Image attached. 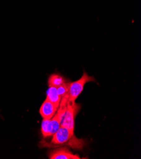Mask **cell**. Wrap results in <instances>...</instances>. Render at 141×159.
<instances>
[{
  "label": "cell",
  "mask_w": 141,
  "mask_h": 159,
  "mask_svg": "<svg viewBox=\"0 0 141 159\" xmlns=\"http://www.w3.org/2000/svg\"><path fill=\"white\" fill-rule=\"evenodd\" d=\"M50 119H43L41 124V133L44 138L50 136L49 132V122Z\"/></svg>",
  "instance_id": "obj_10"
},
{
  "label": "cell",
  "mask_w": 141,
  "mask_h": 159,
  "mask_svg": "<svg viewBox=\"0 0 141 159\" xmlns=\"http://www.w3.org/2000/svg\"><path fill=\"white\" fill-rule=\"evenodd\" d=\"M50 159H81L78 155L72 153L67 148H59L51 151L48 154Z\"/></svg>",
  "instance_id": "obj_5"
},
{
  "label": "cell",
  "mask_w": 141,
  "mask_h": 159,
  "mask_svg": "<svg viewBox=\"0 0 141 159\" xmlns=\"http://www.w3.org/2000/svg\"><path fill=\"white\" fill-rule=\"evenodd\" d=\"M68 99V94L66 95V96L63 97L61 99L60 103L58 107L59 108L56 111L57 112H56V114H55V116L50 120L49 132H50V136H53V134H55L60 128L62 119L64 118V116L65 115V111H66Z\"/></svg>",
  "instance_id": "obj_3"
},
{
  "label": "cell",
  "mask_w": 141,
  "mask_h": 159,
  "mask_svg": "<svg viewBox=\"0 0 141 159\" xmlns=\"http://www.w3.org/2000/svg\"><path fill=\"white\" fill-rule=\"evenodd\" d=\"M77 138L75 137L74 133H72L68 129L64 128V127L60 126V128L58 129V130L55 134H53V138L51 139V143L55 145H61L68 143L67 142L68 141H73V140ZM73 142L80 144L84 143L82 139L79 142H77V141H75Z\"/></svg>",
  "instance_id": "obj_4"
},
{
  "label": "cell",
  "mask_w": 141,
  "mask_h": 159,
  "mask_svg": "<svg viewBox=\"0 0 141 159\" xmlns=\"http://www.w3.org/2000/svg\"><path fill=\"white\" fill-rule=\"evenodd\" d=\"M70 83L66 82L56 88L58 93L59 94V96L61 97V98L64 97L65 96H66V95L68 94L69 89H70Z\"/></svg>",
  "instance_id": "obj_9"
},
{
  "label": "cell",
  "mask_w": 141,
  "mask_h": 159,
  "mask_svg": "<svg viewBox=\"0 0 141 159\" xmlns=\"http://www.w3.org/2000/svg\"><path fill=\"white\" fill-rule=\"evenodd\" d=\"M48 82V86L50 87L57 88L60 85L66 83V79L61 74L58 73H55L50 75Z\"/></svg>",
  "instance_id": "obj_7"
},
{
  "label": "cell",
  "mask_w": 141,
  "mask_h": 159,
  "mask_svg": "<svg viewBox=\"0 0 141 159\" xmlns=\"http://www.w3.org/2000/svg\"><path fill=\"white\" fill-rule=\"evenodd\" d=\"M58 107L59 106L46 99L39 109L40 115L43 119H51L56 114Z\"/></svg>",
  "instance_id": "obj_6"
},
{
  "label": "cell",
  "mask_w": 141,
  "mask_h": 159,
  "mask_svg": "<svg viewBox=\"0 0 141 159\" xmlns=\"http://www.w3.org/2000/svg\"><path fill=\"white\" fill-rule=\"evenodd\" d=\"M89 82H96V79L94 77L89 75L88 74L84 71L79 80L70 83L68 102H75L76 99L82 92L86 84Z\"/></svg>",
  "instance_id": "obj_1"
},
{
  "label": "cell",
  "mask_w": 141,
  "mask_h": 159,
  "mask_svg": "<svg viewBox=\"0 0 141 159\" xmlns=\"http://www.w3.org/2000/svg\"><path fill=\"white\" fill-rule=\"evenodd\" d=\"M46 99L51 103L59 106L61 101V97L57 91V89L55 87H50L46 92Z\"/></svg>",
  "instance_id": "obj_8"
},
{
  "label": "cell",
  "mask_w": 141,
  "mask_h": 159,
  "mask_svg": "<svg viewBox=\"0 0 141 159\" xmlns=\"http://www.w3.org/2000/svg\"><path fill=\"white\" fill-rule=\"evenodd\" d=\"M81 108L80 104L75 102H67V106L64 118L62 119L61 126L68 129L74 133L75 119Z\"/></svg>",
  "instance_id": "obj_2"
}]
</instances>
